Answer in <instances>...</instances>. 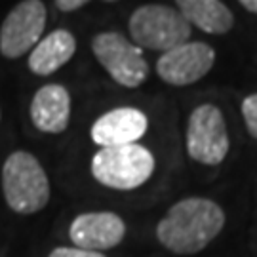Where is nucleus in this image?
I'll use <instances>...</instances> for the list:
<instances>
[{
  "label": "nucleus",
  "instance_id": "nucleus-6",
  "mask_svg": "<svg viewBox=\"0 0 257 257\" xmlns=\"http://www.w3.org/2000/svg\"><path fill=\"white\" fill-rule=\"evenodd\" d=\"M95 59L110 74V78L124 88H139L147 80L149 63L143 50L130 42L120 33L107 31L95 35L92 40Z\"/></svg>",
  "mask_w": 257,
  "mask_h": 257
},
{
  "label": "nucleus",
  "instance_id": "nucleus-8",
  "mask_svg": "<svg viewBox=\"0 0 257 257\" xmlns=\"http://www.w3.org/2000/svg\"><path fill=\"white\" fill-rule=\"evenodd\" d=\"M215 63V50L200 40H189L168 50L156 61V73L166 84L189 86L202 80Z\"/></svg>",
  "mask_w": 257,
  "mask_h": 257
},
{
  "label": "nucleus",
  "instance_id": "nucleus-17",
  "mask_svg": "<svg viewBox=\"0 0 257 257\" xmlns=\"http://www.w3.org/2000/svg\"><path fill=\"white\" fill-rule=\"evenodd\" d=\"M242 8L248 10L249 14H257V0H242Z\"/></svg>",
  "mask_w": 257,
  "mask_h": 257
},
{
  "label": "nucleus",
  "instance_id": "nucleus-13",
  "mask_svg": "<svg viewBox=\"0 0 257 257\" xmlns=\"http://www.w3.org/2000/svg\"><path fill=\"white\" fill-rule=\"evenodd\" d=\"M177 10L191 27L208 35H227L234 27V16L219 0H179Z\"/></svg>",
  "mask_w": 257,
  "mask_h": 257
},
{
  "label": "nucleus",
  "instance_id": "nucleus-1",
  "mask_svg": "<svg viewBox=\"0 0 257 257\" xmlns=\"http://www.w3.org/2000/svg\"><path fill=\"white\" fill-rule=\"evenodd\" d=\"M225 227V211L217 202L191 196L175 202L156 225V238L168 251L194 255L210 246Z\"/></svg>",
  "mask_w": 257,
  "mask_h": 257
},
{
  "label": "nucleus",
  "instance_id": "nucleus-11",
  "mask_svg": "<svg viewBox=\"0 0 257 257\" xmlns=\"http://www.w3.org/2000/svg\"><path fill=\"white\" fill-rule=\"evenodd\" d=\"M31 120L44 134H61L71 120V95L61 84L42 86L31 103Z\"/></svg>",
  "mask_w": 257,
  "mask_h": 257
},
{
  "label": "nucleus",
  "instance_id": "nucleus-2",
  "mask_svg": "<svg viewBox=\"0 0 257 257\" xmlns=\"http://www.w3.org/2000/svg\"><path fill=\"white\" fill-rule=\"evenodd\" d=\"M2 191L10 210L31 215L50 202V181L38 158L27 151H16L2 166Z\"/></svg>",
  "mask_w": 257,
  "mask_h": 257
},
{
  "label": "nucleus",
  "instance_id": "nucleus-15",
  "mask_svg": "<svg viewBox=\"0 0 257 257\" xmlns=\"http://www.w3.org/2000/svg\"><path fill=\"white\" fill-rule=\"evenodd\" d=\"M48 257H107L101 251H88L80 248H55Z\"/></svg>",
  "mask_w": 257,
  "mask_h": 257
},
{
  "label": "nucleus",
  "instance_id": "nucleus-7",
  "mask_svg": "<svg viewBox=\"0 0 257 257\" xmlns=\"http://www.w3.org/2000/svg\"><path fill=\"white\" fill-rule=\"evenodd\" d=\"M46 18V6L40 0L16 4L0 27V54L8 59L29 54L42 38Z\"/></svg>",
  "mask_w": 257,
  "mask_h": 257
},
{
  "label": "nucleus",
  "instance_id": "nucleus-9",
  "mask_svg": "<svg viewBox=\"0 0 257 257\" xmlns=\"http://www.w3.org/2000/svg\"><path fill=\"white\" fill-rule=\"evenodd\" d=\"M126 236V223L112 211H88L76 215L69 227L74 248L103 251L118 246Z\"/></svg>",
  "mask_w": 257,
  "mask_h": 257
},
{
  "label": "nucleus",
  "instance_id": "nucleus-4",
  "mask_svg": "<svg viewBox=\"0 0 257 257\" xmlns=\"http://www.w3.org/2000/svg\"><path fill=\"white\" fill-rule=\"evenodd\" d=\"M130 35L138 48L168 52L191 38V25L181 12L168 4H145L136 8L128 21Z\"/></svg>",
  "mask_w": 257,
  "mask_h": 257
},
{
  "label": "nucleus",
  "instance_id": "nucleus-10",
  "mask_svg": "<svg viewBox=\"0 0 257 257\" xmlns=\"http://www.w3.org/2000/svg\"><path fill=\"white\" fill-rule=\"evenodd\" d=\"M147 128L149 118L143 110L134 109V107H118L95 120L90 134H92L93 143L105 149L134 145L145 136Z\"/></svg>",
  "mask_w": 257,
  "mask_h": 257
},
{
  "label": "nucleus",
  "instance_id": "nucleus-14",
  "mask_svg": "<svg viewBox=\"0 0 257 257\" xmlns=\"http://www.w3.org/2000/svg\"><path fill=\"white\" fill-rule=\"evenodd\" d=\"M240 109H242V116H244L249 136L257 139V93H251L248 97H244Z\"/></svg>",
  "mask_w": 257,
  "mask_h": 257
},
{
  "label": "nucleus",
  "instance_id": "nucleus-16",
  "mask_svg": "<svg viewBox=\"0 0 257 257\" xmlns=\"http://www.w3.org/2000/svg\"><path fill=\"white\" fill-rule=\"evenodd\" d=\"M55 6L61 12H74V10H80L82 6H86V2L84 0H57Z\"/></svg>",
  "mask_w": 257,
  "mask_h": 257
},
{
  "label": "nucleus",
  "instance_id": "nucleus-12",
  "mask_svg": "<svg viewBox=\"0 0 257 257\" xmlns=\"http://www.w3.org/2000/svg\"><path fill=\"white\" fill-rule=\"evenodd\" d=\"M76 52V38L67 29H55L48 37L40 38L29 54V69L38 76L54 74L73 59Z\"/></svg>",
  "mask_w": 257,
  "mask_h": 257
},
{
  "label": "nucleus",
  "instance_id": "nucleus-3",
  "mask_svg": "<svg viewBox=\"0 0 257 257\" xmlns=\"http://www.w3.org/2000/svg\"><path fill=\"white\" fill-rule=\"evenodd\" d=\"M155 172V156L143 145H120L99 149L92 158V175L95 181L116 189L134 191L145 185Z\"/></svg>",
  "mask_w": 257,
  "mask_h": 257
},
{
  "label": "nucleus",
  "instance_id": "nucleus-5",
  "mask_svg": "<svg viewBox=\"0 0 257 257\" xmlns=\"http://www.w3.org/2000/svg\"><path fill=\"white\" fill-rule=\"evenodd\" d=\"M230 149L227 122L217 105L202 103L191 112L187 124V153L204 166L221 164Z\"/></svg>",
  "mask_w": 257,
  "mask_h": 257
}]
</instances>
